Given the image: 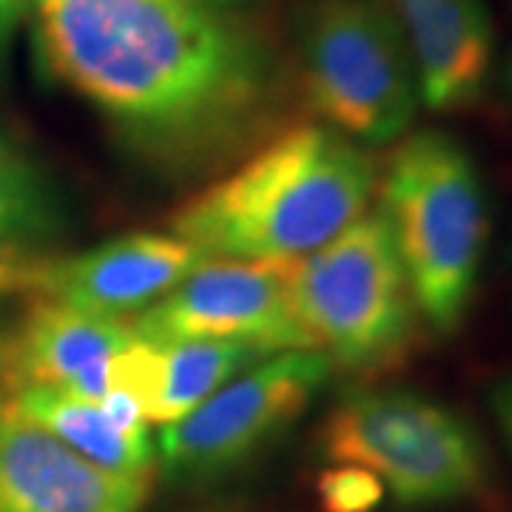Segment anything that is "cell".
Instances as JSON below:
<instances>
[{"instance_id": "6da1fadb", "label": "cell", "mask_w": 512, "mask_h": 512, "mask_svg": "<svg viewBox=\"0 0 512 512\" xmlns=\"http://www.w3.org/2000/svg\"><path fill=\"white\" fill-rule=\"evenodd\" d=\"M40 63L131 151L197 171L271 123L282 69L251 20L200 0H26Z\"/></svg>"}, {"instance_id": "7a4b0ae2", "label": "cell", "mask_w": 512, "mask_h": 512, "mask_svg": "<svg viewBox=\"0 0 512 512\" xmlns=\"http://www.w3.org/2000/svg\"><path fill=\"white\" fill-rule=\"evenodd\" d=\"M376 165L356 140L319 123L274 134L248 160L188 197L171 231L205 259H299L367 214Z\"/></svg>"}, {"instance_id": "3957f363", "label": "cell", "mask_w": 512, "mask_h": 512, "mask_svg": "<svg viewBox=\"0 0 512 512\" xmlns=\"http://www.w3.org/2000/svg\"><path fill=\"white\" fill-rule=\"evenodd\" d=\"M379 200L421 322L453 336L473 308L490 242L478 163L447 131H407L384 165Z\"/></svg>"}, {"instance_id": "277c9868", "label": "cell", "mask_w": 512, "mask_h": 512, "mask_svg": "<svg viewBox=\"0 0 512 512\" xmlns=\"http://www.w3.org/2000/svg\"><path fill=\"white\" fill-rule=\"evenodd\" d=\"M288 291L299 325L333 370L384 376L416 348L421 313L382 211L291 259Z\"/></svg>"}, {"instance_id": "5b68a950", "label": "cell", "mask_w": 512, "mask_h": 512, "mask_svg": "<svg viewBox=\"0 0 512 512\" xmlns=\"http://www.w3.org/2000/svg\"><path fill=\"white\" fill-rule=\"evenodd\" d=\"M330 464L365 467L407 510L464 504L493 481L490 450L450 404L404 387H356L319 433Z\"/></svg>"}, {"instance_id": "8992f818", "label": "cell", "mask_w": 512, "mask_h": 512, "mask_svg": "<svg viewBox=\"0 0 512 512\" xmlns=\"http://www.w3.org/2000/svg\"><path fill=\"white\" fill-rule=\"evenodd\" d=\"M305 97L356 143L404 137L419 111V80L390 0H299L293 18Z\"/></svg>"}, {"instance_id": "52a82bcc", "label": "cell", "mask_w": 512, "mask_h": 512, "mask_svg": "<svg viewBox=\"0 0 512 512\" xmlns=\"http://www.w3.org/2000/svg\"><path fill=\"white\" fill-rule=\"evenodd\" d=\"M333 373L322 350H282L245 367L188 416L163 427L157 461L180 484L237 473L299 419Z\"/></svg>"}, {"instance_id": "ba28073f", "label": "cell", "mask_w": 512, "mask_h": 512, "mask_svg": "<svg viewBox=\"0 0 512 512\" xmlns=\"http://www.w3.org/2000/svg\"><path fill=\"white\" fill-rule=\"evenodd\" d=\"M291 262V259H288ZM288 262L205 259L128 325L140 342H242L265 353L316 350L288 291Z\"/></svg>"}, {"instance_id": "9c48e42d", "label": "cell", "mask_w": 512, "mask_h": 512, "mask_svg": "<svg viewBox=\"0 0 512 512\" xmlns=\"http://www.w3.org/2000/svg\"><path fill=\"white\" fill-rule=\"evenodd\" d=\"M205 256L174 234H126L92 251L0 256V296L26 293L74 311L126 319L160 302Z\"/></svg>"}, {"instance_id": "30bf717a", "label": "cell", "mask_w": 512, "mask_h": 512, "mask_svg": "<svg viewBox=\"0 0 512 512\" xmlns=\"http://www.w3.org/2000/svg\"><path fill=\"white\" fill-rule=\"evenodd\" d=\"M134 342L126 319L94 316L35 299L0 336V399L40 387L103 402L114 390V370Z\"/></svg>"}, {"instance_id": "8fae6325", "label": "cell", "mask_w": 512, "mask_h": 512, "mask_svg": "<svg viewBox=\"0 0 512 512\" xmlns=\"http://www.w3.org/2000/svg\"><path fill=\"white\" fill-rule=\"evenodd\" d=\"M151 478L97 467L0 402V512H140Z\"/></svg>"}, {"instance_id": "7c38bea8", "label": "cell", "mask_w": 512, "mask_h": 512, "mask_svg": "<svg viewBox=\"0 0 512 512\" xmlns=\"http://www.w3.org/2000/svg\"><path fill=\"white\" fill-rule=\"evenodd\" d=\"M416 66L421 103L453 114L476 106L495 63L493 15L484 0H390Z\"/></svg>"}, {"instance_id": "4fadbf2b", "label": "cell", "mask_w": 512, "mask_h": 512, "mask_svg": "<svg viewBox=\"0 0 512 512\" xmlns=\"http://www.w3.org/2000/svg\"><path fill=\"white\" fill-rule=\"evenodd\" d=\"M271 353L242 342H134L120 356L114 370V390L131 393L148 427H168L200 407L228 379Z\"/></svg>"}, {"instance_id": "5bb4252c", "label": "cell", "mask_w": 512, "mask_h": 512, "mask_svg": "<svg viewBox=\"0 0 512 512\" xmlns=\"http://www.w3.org/2000/svg\"><path fill=\"white\" fill-rule=\"evenodd\" d=\"M0 402L109 473L151 478L157 467V447L148 430L120 427L106 416L100 402H86L69 393L40 387L18 390Z\"/></svg>"}, {"instance_id": "9a60e30c", "label": "cell", "mask_w": 512, "mask_h": 512, "mask_svg": "<svg viewBox=\"0 0 512 512\" xmlns=\"http://www.w3.org/2000/svg\"><path fill=\"white\" fill-rule=\"evenodd\" d=\"M57 228L49 183L18 148L0 137V254L29 251Z\"/></svg>"}, {"instance_id": "2e32d148", "label": "cell", "mask_w": 512, "mask_h": 512, "mask_svg": "<svg viewBox=\"0 0 512 512\" xmlns=\"http://www.w3.org/2000/svg\"><path fill=\"white\" fill-rule=\"evenodd\" d=\"M316 495L322 512H376L387 490L365 467L333 464L316 481Z\"/></svg>"}, {"instance_id": "e0dca14e", "label": "cell", "mask_w": 512, "mask_h": 512, "mask_svg": "<svg viewBox=\"0 0 512 512\" xmlns=\"http://www.w3.org/2000/svg\"><path fill=\"white\" fill-rule=\"evenodd\" d=\"M490 404H493L495 424H498V430H501V436H504L512 453V373L495 384L493 393H490Z\"/></svg>"}, {"instance_id": "ac0fdd59", "label": "cell", "mask_w": 512, "mask_h": 512, "mask_svg": "<svg viewBox=\"0 0 512 512\" xmlns=\"http://www.w3.org/2000/svg\"><path fill=\"white\" fill-rule=\"evenodd\" d=\"M23 12H26V0H0V49L6 46Z\"/></svg>"}, {"instance_id": "d6986e66", "label": "cell", "mask_w": 512, "mask_h": 512, "mask_svg": "<svg viewBox=\"0 0 512 512\" xmlns=\"http://www.w3.org/2000/svg\"><path fill=\"white\" fill-rule=\"evenodd\" d=\"M200 3H208V6H220V9H234V6L251 3V0H200Z\"/></svg>"}, {"instance_id": "ffe728a7", "label": "cell", "mask_w": 512, "mask_h": 512, "mask_svg": "<svg viewBox=\"0 0 512 512\" xmlns=\"http://www.w3.org/2000/svg\"><path fill=\"white\" fill-rule=\"evenodd\" d=\"M507 92H510L512 97V57H510V63H507Z\"/></svg>"}, {"instance_id": "44dd1931", "label": "cell", "mask_w": 512, "mask_h": 512, "mask_svg": "<svg viewBox=\"0 0 512 512\" xmlns=\"http://www.w3.org/2000/svg\"><path fill=\"white\" fill-rule=\"evenodd\" d=\"M0 256H3V254H0Z\"/></svg>"}]
</instances>
